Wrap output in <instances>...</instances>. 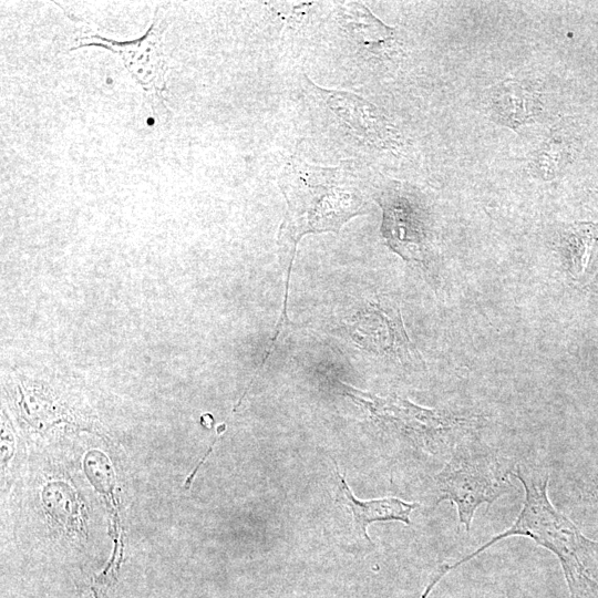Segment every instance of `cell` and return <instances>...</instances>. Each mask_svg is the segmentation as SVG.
Instances as JSON below:
<instances>
[{"label":"cell","instance_id":"4","mask_svg":"<svg viewBox=\"0 0 598 598\" xmlns=\"http://www.w3.org/2000/svg\"><path fill=\"white\" fill-rule=\"evenodd\" d=\"M383 210L382 233L388 245L405 260H423L427 245L425 213L406 184L389 182L377 194Z\"/></svg>","mask_w":598,"mask_h":598},{"label":"cell","instance_id":"3","mask_svg":"<svg viewBox=\"0 0 598 598\" xmlns=\"http://www.w3.org/2000/svg\"><path fill=\"white\" fill-rule=\"evenodd\" d=\"M439 498L453 503L460 524L468 533L476 509L492 504L511 491L507 471L501 463L485 455H455L435 476Z\"/></svg>","mask_w":598,"mask_h":598},{"label":"cell","instance_id":"5","mask_svg":"<svg viewBox=\"0 0 598 598\" xmlns=\"http://www.w3.org/2000/svg\"><path fill=\"white\" fill-rule=\"evenodd\" d=\"M79 41L81 43L74 49L94 45L117 54L130 74L145 91L162 92L165 89L167 63L162 32L155 19L147 32L133 41L118 42L100 35L85 37Z\"/></svg>","mask_w":598,"mask_h":598},{"label":"cell","instance_id":"7","mask_svg":"<svg viewBox=\"0 0 598 598\" xmlns=\"http://www.w3.org/2000/svg\"><path fill=\"white\" fill-rule=\"evenodd\" d=\"M491 109L496 121L516 128L539 114L540 101L532 87L506 81L493 89Z\"/></svg>","mask_w":598,"mask_h":598},{"label":"cell","instance_id":"1","mask_svg":"<svg viewBox=\"0 0 598 598\" xmlns=\"http://www.w3.org/2000/svg\"><path fill=\"white\" fill-rule=\"evenodd\" d=\"M512 474L525 488L523 508L514 524L455 563L442 565L440 571L445 575L494 544L518 535L532 538L558 558L574 598H582L592 592L598 586L595 578L598 543L584 536L578 527L550 503L547 495L549 477L545 468L520 464Z\"/></svg>","mask_w":598,"mask_h":598},{"label":"cell","instance_id":"6","mask_svg":"<svg viewBox=\"0 0 598 598\" xmlns=\"http://www.w3.org/2000/svg\"><path fill=\"white\" fill-rule=\"evenodd\" d=\"M334 471L339 495L352 513L354 532L360 538L371 543L367 528L374 522L399 520L406 525L411 524L410 514L419 506L417 503H409L398 497L359 501L353 496L337 465Z\"/></svg>","mask_w":598,"mask_h":598},{"label":"cell","instance_id":"2","mask_svg":"<svg viewBox=\"0 0 598 598\" xmlns=\"http://www.w3.org/2000/svg\"><path fill=\"white\" fill-rule=\"evenodd\" d=\"M279 186L287 202L278 246L290 274L299 240L310 233L338 231L350 218L362 215L364 198L360 182L347 169L290 162Z\"/></svg>","mask_w":598,"mask_h":598}]
</instances>
